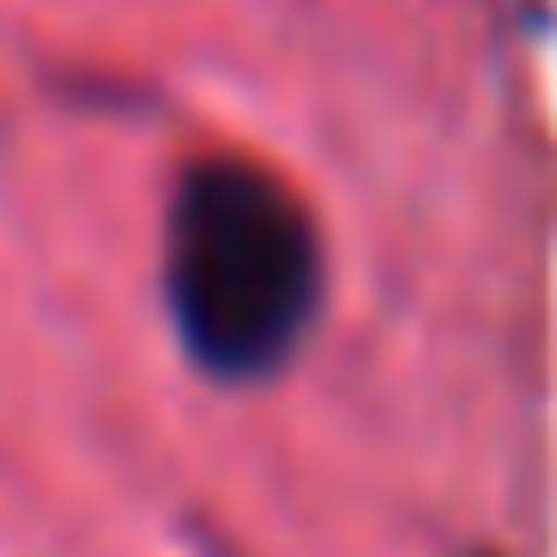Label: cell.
I'll return each instance as SVG.
<instances>
[{
	"label": "cell",
	"instance_id": "1",
	"mask_svg": "<svg viewBox=\"0 0 557 557\" xmlns=\"http://www.w3.org/2000/svg\"><path fill=\"white\" fill-rule=\"evenodd\" d=\"M329 304L320 213L278 164L213 148L164 197V329L206 385H271L312 345Z\"/></svg>",
	"mask_w": 557,
	"mask_h": 557
}]
</instances>
